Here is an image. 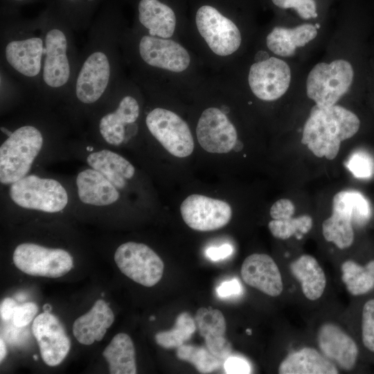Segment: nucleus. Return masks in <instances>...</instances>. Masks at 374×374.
Returning <instances> with one entry per match:
<instances>
[{"label": "nucleus", "mask_w": 374, "mask_h": 374, "mask_svg": "<svg viewBox=\"0 0 374 374\" xmlns=\"http://www.w3.org/2000/svg\"><path fill=\"white\" fill-rule=\"evenodd\" d=\"M13 262L21 271L31 276L58 278L73 267L71 254L62 249L45 247L34 243H22L15 249Z\"/></svg>", "instance_id": "obj_11"}, {"label": "nucleus", "mask_w": 374, "mask_h": 374, "mask_svg": "<svg viewBox=\"0 0 374 374\" xmlns=\"http://www.w3.org/2000/svg\"><path fill=\"white\" fill-rule=\"evenodd\" d=\"M38 118H26L8 130L0 146V181L4 186L17 181L28 175L44 143L45 122Z\"/></svg>", "instance_id": "obj_5"}, {"label": "nucleus", "mask_w": 374, "mask_h": 374, "mask_svg": "<svg viewBox=\"0 0 374 374\" xmlns=\"http://www.w3.org/2000/svg\"><path fill=\"white\" fill-rule=\"evenodd\" d=\"M86 161L90 168L102 173L118 190L123 189L135 174L134 166L119 154L107 149L89 153Z\"/></svg>", "instance_id": "obj_24"}, {"label": "nucleus", "mask_w": 374, "mask_h": 374, "mask_svg": "<svg viewBox=\"0 0 374 374\" xmlns=\"http://www.w3.org/2000/svg\"><path fill=\"white\" fill-rule=\"evenodd\" d=\"M180 212L184 222L199 231L220 229L230 222L232 216L227 202L198 194L187 197L181 204Z\"/></svg>", "instance_id": "obj_14"}, {"label": "nucleus", "mask_w": 374, "mask_h": 374, "mask_svg": "<svg viewBox=\"0 0 374 374\" xmlns=\"http://www.w3.org/2000/svg\"><path fill=\"white\" fill-rule=\"evenodd\" d=\"M242 285L237 278L224 281L216 288V293L220 298L236 296L242 293Z\"/></svg>", "instance_id": "obj_41"}, {"label": "nucleus", "mask_w": 374, "mask_h": 374, "mask_svg": "<svg viewBox=\"0 0 374 374\" xmlns=\"http://www.w3.org/2000/svg\"><path fill=\"white\" fill-rule=\"evenodd\" d=\"M332 211L346 215L357 226L364 225L371 217L368 200L363 194L354 190L337 193L332 199Z\"/></svg>", "instance_id": "obj_29"}, {"label": "nucleus", "mask_w": 374, "mask_h": 374, "mask_svg": "<svg viewBox=\"0 0 374 374\" xmlns=\"http://www.w3.org/2000/svg\"><path fill=\"white\" fill-rule=\"evenodd\" d=\"M85 46L72 87L63 101L72 117H89L123 80L118 47L123 30L107 8L89 28Z\"/></svg>", "instance_id": "obj_1"}, {"label": "nucleus", "mask_w": 374, "mask_h": 374, "mask_svg": "<svg viewBox=\"0 0 374 374\" xmlns=\"http://www.w3.org/2000/svg\"><path fill=\"white\" fill-rule=\"evenodd\" d=\"M233 247L229 244H224L220 247H208L206 251V256L212 261L224 260L233 252Z\"/></svg>", "instance_id": "obj_42"}, {"label": "nucleus", "mask_w": 374, "mask_h": 374, "mask_svg": "<svg viewBox=\"0 0 374 374\" xmlns=\"http://www.w3.org/2000/svg\"><path fill=\"white\" fill-rule=\"evenodd\" d=\"M324 238L333 242L338 248L349 247L354 240V231L351 220L345 215L332 211L330 217L322 224Z\"/></svg>", "instance_id": "obj_32"}, {"label": "nucleus", "mask_w": 374, "mask_h": 374, "mask_svg": "<svg viewBox=\"0 0 374 374\" xmlns=\"http://www.w3.org/2000/svg\"><path fill=\"white\" fill-rule=\"evenodd\" d=\"M291 70L283 60L275 57L253 63L249 69L248 82L253 93L265 101L281 97L289 88Z\"/></svg>", "instance_id": "obj_15"}, {"label": "nucleus", "mask_w": 374, "mask_h": 374, "mask_svg": "<svg viewBox=\"0 0 374 374\" xmlns=\"http://www.w3.org/2000/svg\"><path fill=\"white\" fill-rule=\"evenodd\" d=\"M294 276L301 283L305 297L314 301L320 298L325 290L326 278L317 260L310 255H303L290 265Z\"/></svg>", "instance_id": "obj_27"}, {"label": "nucleus", "mask_w": 374, "mask_h": 374, "mask_svg": "<svg viewBox=\"0 0 374 374\" xmlns=\"http://www.w3.org/2000/svg\"><path fill=\"white\" fill-rule=\"evenodd\" d=\"M338 370L326 356L312 348L288 355L280 364V374H337Z\"/></svg>", "instance_id": "obj_26"}, {"label": "nucleus", "mask_w": 374, "mask_h": 374, "mask_svg": "<svg viewBox=\"0 0 374 374\" xmlns=\"http://www.w3.org/2000/svg\"><path fill=\"white\" fill-rule=\"evenodd\" d=\"M362 330L364 345L374 353V299L368 301L363 307Z\"/></svg>", "instance_id": "obj_36"}, {"label": "nucleus", "mask_w": 374, "mask_h": 374, "mask_svg": "<svg viewBox=\"0 0 374 374\" xmlns=\"http://www.w3.org/2000/svg\"><path fill=\"white\" fill-rule=\"evenodd\" d=\"M274 5L281 8H294L303 19L317 17L314 0H271Z\"/></svg>", "instance_id": "obj_37"}, {"label": "nucleus", "mask_w": 374, "mask_h": 374, "mask_svg": "<svg viewBox=\"0 0 374 374\" xmlns=\"http://www.w3.org/2000/svg\"><path fill=\"white\" fill-rule=\"evenodd\" d=\"M33 358L35 359V360H37V355H33Z\"/></svg>", "instance_id": "obj_49"}, {"label": "nucleus", "mask_w": 374, "mask_h": 374, "mask_svg": "<svg viewBox=\"0 0 374 374\" xmlns=\"http://www.w3.org/2000/svg\"><path fill=\"white\" fill-rule=\"evenodd\" d=\"M246 332H247V335H251V329H247Z\"/></svg>", "instance_id": "obj_47"}, {"label": "nucleus", "mask_w": 374, "mask_h": 374, "mask_svg": "<svg viewBox=\"0 0 374 374\" xmlns=\"http://www.w3.org/2000/svg\"><path fill=\"white\" fill-rule=\"evenodd\" d=\"M312 226V220L309 215H301L298 217H290L285 220H272L268 224L272 235L276 238L286 240L292 235L299 232L307 233Z\"/></svg>", "instance_id": "obj_34"}, {"label": "nucleus", "mask_w": 374, "mask_h": 374, "mask_svg": "<svg viewBox=\"0 0 374 374\" xmlns=\"http://www.w3.org/2000/svg\"><path fill=\"white\" fill-rule=\"evenodd\" d=\"M359 125L356 114L345 107L315 104L304 125L301 142L315 156L331 160L337 155L341 141L354 136Z\"/></svg>", "instance_id": "obj_4"}, {"label": "nucleus", "mask_w": 374, "mask_h": 374, "mask_svg": "<svg viewBox=\"0 0 374 374\" xmlns=\"http://www.w3.org/2000/svg\"><path fill=\"white\" fill-rule=\"evenodd\" d=\"M241 276L247 285L271 296H277L283 291L280 270L269 256L253 253L247 256L241 267Z\"/></svg>", "instance_id": "obj_18"}, {"label": "nucleus", "mask_w": 374, "mask_h": 374, "mask_svg": "<svg viewBox=\"0 0 374 374\" xmlns=\"http://www.w3.org/2000/svg\"><path fill=\"white\" fill-rule=\"evenodd\" d=\"M341 271L343 282L354 296L364 294L374 287V260L365 266L346 260L341 265Z\"/></svg>", "instance_id": "obj_30"}, {"label": "nucleus", "mask_w": 374, "mask_h": 374, "mask_svg": "<svg viewBox=\"0 0 374 374\" xmlns=\"http://www.w3.org/2000/svg\"><path fill=\"white\" fill-rule=\"evenodd\" d=\"M137 9L138 20L146 34L162 38L172 36L176 16L171 8L159 0H140Z\"/></svg>", "instance_id": "obj_23"}, {"label": "nucleus", "mask_w": 374, "mask_h": 374, "mask_svg": "<svg viewBox=\"0 0 374 374\" xmlns=\"http://www.w3.org/2000/svg\"><path fill=\"white\" fill-rule=\"evenodd\" d=\"M345 166L358 179H369L374 173V160L364 150H357L352 153Z\"/></svg>", "instance_id": "obj_35"}, {"label": "nucleus", "mask_w": 374, "mask_h": 374, "mask_svg": "<svg viewBox=\"0 0 374 374\" xmlns=\"http://www.w3.org/2000/svg\"><path fill=\"white\" fill-rule=\"evenodd\" d=\"M177 357L193 364L201 373H210L218 369L222 361L204 347L183 344L177 348Z\"/></svg>", "instance_id": "obj_33"}, {"label": "nucleus", "mask_w": 374, "mask_h": 374, "mask_svg": "<svg viewBox=\"0 0 374 374\" xmlns=\"http://www.w3.org/2000/svg\"><path fill=\"white\" fill-rule=\"evenodd\" d=\"M318 344L324 355L343 369L351 370L356 362L358 348L353 339L332 323L323 325L318 333Z\"/></svg>", "instance_id": "obj_19"}, {"label": "nucleus", "mask_w": 374, "mask_h": 374, "mask_svg": "<svg viewBox=\"0 0 374 374\" xmlns=\"http://www.w3.org/2000/svg\"><path fill=\"white\" fill-rule=\"evenodd\" d=\"M6 1H7L8 4L9 3L12 6H14V5H19V4L25 3L29 1L30 0H6Z\"/></svg>", "instance_id": "obj_45"}, {"label": "nucleus", "mask_w": 374, "mask_h": 374, "mask_svg": "<svg viewBox=\"0 0 374 374\" xmlns=\"http://www.w3.org/2000/svg\"><path fill=\"white\" fill-rule=\"evenodd\" d=\"M1 64L36 103L41 82L44 39L40 16L23 20L3 16L0 31Z\"/></svg>", "instance_id": "obj_3"}, {"label": "nucleus", "mask_w": 374, "mask_h": 374, "mask_svg": "<svg viewBox=\"0 0 374 374\" xmlns=\"http://www.w3.org/2000/svg\"><path fill=\"white\" fill-rule=\"evenodd\" d=\"M197 329L195 319L187 312L180 313L176 318L174 327L157 332L154 339L162 348H177L189 340Z\"/></svg>", "instance_id": "obj_31"}, {"label": "nucleus", "mask_w": 374, "mask_h": 374, "mask_svg": "<svg viewBox=\"0 0 374 374\" xmlns=\"http://www.w3.org/2000/svg\"><path fill=\"white\" fill-rule=\"evenodd\" d=\"M43 310L46 312H51L52 307L50 304H44V305L43 306Z\"/></svg>", "instance_id": "obj_46"}, {"label": "nucleus", "mask_w": 374, "mask_h": 374, "mask_svg": "<svg viewBox=\"0 0 374 374\" xmlns=\"http://www.w3.org/2000/svg\"><path fill=\"white\" fill-rule=\"evenodd\" d=\"M134 36L133 39L125 37L134 42V55L141 64L175 73H181L188 68L190 56L178 42L148 34H140L139 37Z\"/></svg>", "instance_id": "obj_9"}, {"label": "nucleus", "mask_w": 374, "mask_h": 374, "mask_svg": "<svg viewBox=\"0 0 374 374\" xmlns=\"http://www.w3.org/2000/svg\"><path fill=\"white\" fill-rule=\"evenodd\" d=\"M7 354V349L5 344V342L3 341V339H0V362H2V361L4 359Z\"/></svg>", "instance_id": "obj_44"}, {"label": "nucleus", "mask_w": 374, "mask_h": 374, "mask_svg": "<svg viewBox=\"0 0 374 374\" xmlns=\"http://www.w3.org/2000/svg\"><path fill=\"white\" fill-rule=\"evenodd\" d=\"M196 134L201 147L211 153H227L234 148L238 141L235 127L217 107L207 108L202 113Z\"/></svg>", "instance_id": "obj_16"}, {"label": "nucleus", "mask_w": 374, "mask_h": 374, "mask_svg": "<svg viewBox=\"0 0 374 374\" xmlns=\"http://www.w3.org/2000/svg\"><path fill=\"white\" fill-rule=\"evenodd\" d=\"M353 75V66L346 60L318 63L308 74L307 95L318 105H334L348 90Z\"/></svg>", "instance_id": "obj_8"}, {"label": "nucleus", "mask_w": 374, "mask_h": 374, "mask_svg": "<svg viewBox=\"0 0 374 374\" xmlns=\"http://www.w3.org/2000/svg\"><path fill=\"white\" fill-rule=\"evenodd\" d=\"M75 185L80 200L87 205L109 206L120 197L118 189L102 173L92 168L78 172Z\"/></svg>", "instance_id": "obj_21"}, {"label": "nucleus", "mask_w": 374, "mask_h": 374, "mask_svg": "<svg viewBox=\"0 0 374 374\" xmlns=\"http://www.w3.org/2000/svg\"><path fill=\"white\" fill-rule=\"evenodd\" d=\"M294 204L287 199L276 201L270 208V216L273 220H285L292 217L294 213Z\"/></svg>", "instance_id": "obj_39"}, {"label": "nucleus", "mask_w": 374, "mask_h": 374, "mask_svg": "<svg viewBox=\"0 0 374 374\" xmlns=\"http://www.w3.org/2000/svg\"><path fill=\"white\" fill-rule=\"evenodd\" d=\"M317 35L316 26L310 24L294 28L277 26L267 35L266 44L268 48L277 55L290 57L295 53L298 47L304 46Z\"/></svg>", "instance_id": "obj_25"}, {"label": "nucleus", "mask_w": 374, "mask_h": 374, "mask_svg": "<svg viewBox=\"0 0 374 374\" xmlns=\"http://www.w3.org/2000/svg\"><path fill=\"white\" fill-rule=\"evenodd\" d=\"M224 368L226 373L229 374H246L251 373V366L249 362L241 357L229 356L224 363Z\"/></svg>", "instance_id": "obj_40"}, {"label": "nucleus", "mask_w": 374, "mask_h": 374, "mask_svg": "<svg viewBox=\"0 0 374 374\" xmlns=\"http://www.w3.org/2000/svg\"><path fill=\"white\" fill-rule=\"evenodd\" d=\"M154 319H155V317H154V316H151V317H150V321H154Z\"/></svg>", "instance_id": "obj_48"}, {"label": "nucleus", "mask_w": 374, "mask_h": 374, "mask_svg": "<svg viewBox=\"0 0 374 374\" xmlns=\"http://www.w3.org/2000/svg\"><path fill=\"white\" fill-rule=\"evenodd\" d=\"M33 333L44 362L50 366L60 364L71 348V342L60 320L51 312H44L34 319Z\"/></svg>", "instance_id": "obj_17"}, {"label": "nucleus", "mask_w": 374, "mask_h": 374, "mask_svg": "<svg viewBox=\"0 0 374 374\" xmlns=\"http://www.w3.org/2000/svg\"><path fill=\"white\" fill-rule=\"evenodd\" d=\"M8 195L21 208L50 213L62 211L69 202L67 191L59 181L35 175L10 184Z\"/></svg>", "instance_id": "obj_7"}, {"label": "nucleus", "mask_w": 374, "mask_h": 374, "mask_svg": "<svg viewBox=\"0 0 374 374\" xmlns=\"http://www.w3.org/2000/svg\"><path fill=\"white\" fill-rule=\"evenodd\" d=\"M130 86L122 80L109 98L89 116L95 133L109 145H121L140 116L141 105Z\"/></svg>", "instance_id": "obj_6"}, {"label": "nucleus", "mask_w": 374, "mask_h": 374, "mask_svg": "<svg viewBox=\"0 0 374 374\" xmlns=\"http://www.w3.org/2000/svg\"><path fill=\"white\" fill-rule=\"evenodd\" d=\"M17 304L12 298H6L1 302L0 305V314L3 320H8L12 318L15 308Z\"/></svg>", "instance_id": "obj_43"}, {"label": "nucleus", "mask_w": 374, "mask_h": 374, "mask_svg": "<svg viewBox=\"0 0 374 374\" xmlns=\"http://www.w3.org/2000/svg\"><path fill=\"white\" fill-rule=\"evenodd\" d=\"M145 125L150 133L172 155L184 158L194 150V141L185 121L175 112L161 107L150 110Z\"/></svg>", "instance_id": "obj_10"}, {"label": "nucleus", "mask_w": 374, "mask_h": 374, "mask_svg": "<svg viewBox=\"0 0 374 374\" xmlns=\"http://www.w3.org/2000/svg\"><path fill=\"white\" fill-rule=\"evenodd\" d=\"M37 311L38 307L33 302L17 305L12 318L13 324L18 328L25 327L32 321Z\"/></svg>", "instance_id": "obj_38"}, {"label": "nucleus", "mask_w": 374, "mask_h": 374, "mask_svg": "<svg viewBox=\"0 0 374 374\" xmlns=\"http://www.w3.org/2000/svg\"><path fill=\"white\" fill-rule=\"evenodd\" d=\"M195 22L199 34L215 54L225 57L239 48L242 37L238 26L214 7H200Z\"/></svg>", "instance_id": "obj_13"}, {"label": "nucleus", "mask_w": 374, "mask_h": 374, "mask_svg": "<svg viewBox=\"0 0 374 374\" xmlns=\"http://www.w3.org/2000/svg\"><path fill=\"white\" fill-rule=\"evenodd\" d=\"M44 39L40 87L36 103L47 107L66 98L80 62L73 29L57 10L40 16Z\"/></svg>", "instance_id": "obj_2"}, {"label": "nucleus", "mask_w": 374, "mask_h": 374, "mask_svg": "<svg viewBox=\"0 0 374 374\" xmlns=\"http://www.w3.org/2000/svg\"><path fill=\"white\" fill-rule=\"evenodd\" d=\"M195 321L199 335L204 338L207 349L224 361L231 355V346L224 336L226 326L222 312L211 307L200 308L196 312Z\"/></svg>", "instance_id": "obj_20"}, {"label": "nucleus", "mask_w": 374, "mask_h": 374, "mask_svg": "<svg viewBox=\"0 0 374 374\" xmlns=\"http://www.w3.org/2000/svg\"><path fill=\"white\" fill-rule=\"evenodd\" d=\"M114 260L123 274L145 287L155 285L163 274L161 258L143 243L127 242L121 244L115 251Z\"/></svg>", "instance_id": "obj_12"}, {"label": "nucleus", "mask_w": 374, "mask_h": 374, "mask_svg": "<svg viewBox=\"0 0 374 374\" xmlns=\"http://www.w3.org/2000/svg\"><path fill=\"white\" fill-rule=\"evenodd\" d=\"M114 321V314L109 305L100 299L91 309L80 316L73 324V333L82 344L91 345L100 341Z\"/></svg>", "instance_id": "obj_22"}, {"label": "nucleus", "mask_w": 374, "mask_h": 374, "mask_svg": "<svg viewBox=\"0 0 374 374\" xmlns=\"http://www.w3.org/2000/svg\"><path fill=\"white\" fill-rule=\"evenodd\" d=\"M111 374H135V348L130 337L125 333L116 335L103 352Z\"/></svg>", "instance_id": "obj_28"}]
</instances>
